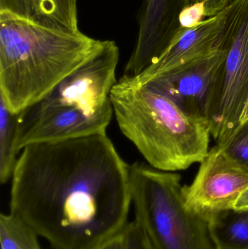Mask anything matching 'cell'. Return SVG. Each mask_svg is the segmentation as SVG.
Segmentation results:
<instances>
[{
    "instance_id": "cell-3",
    "label": "cell",
    "mask_w": 248,
    "mask_h": 249,
    "mask_svg": "<svg viewBox=\"0 0 248 249\" xmlns=\"http://www.w3.org/2000/svg\"><path fill=\"white\" fill-rule=\"evenodd\" d=\"M119 51L100 40L94 53L50 93L17 114L16 148L106 133L114 115L111 93Z\"/></svg>"
},
{
    "instance_id": "cell-8",
    "label": "cell",
    "mask_w": 248,
    "mask_h": 249,
    "mask_svg": "<svg viewBox=\"0 0 248 249\" xmlns=\"http://www.w3.org/2000/svg\"><path fill=\"white\" fill-rule=\"evenodd\" d=\"M225 52L224 39L220 51L163 73L142 86L171 99L189 113L207 119L213 85Z\"/></svg>"
},
{
    "instance_id": "cell-19",
    "label": "cell",
    "mask_w": 248,
    "mask_h": 249,
    "mask_svg": "<svg viewBox=\"0 0 248 249\" xmlns=\"http://www.w3.org/2000/svg\"><path fill=\"white\" fill-rule=\"evenodd\" d=\"M95 249H125L123 233L115 235Z\"/></svg>"
},
{
    "instance_id": "cell-4",
    "label": "cell",
    "mask_w": 248,
    "mask_h": 249,
    "mask_svg": "<svg viewBox=\"0 0 248 249\" xmlns=\"http://www.w3.org/2000/svg\"><path fill=\"white\" fill-rule=\"evenodd\" d=\"M111 99L121 132L152 168L183 171L208 155L212 135L206 118L123 77L112 89Z\"/></svg>"
},
{
    "instance_id": "cell-10",
    "label": "cell",
    "mask_w": 248,
    "mask_h": 249,
    "mask_svg": "<svg viewBox=\"0 0 248 249\" xmlns=\"http://www.w3.org/2000/svg\"><path fill=\"white\" fill-rule=\"evenodd\" d=\"M225 23L224 10L193 28L182 29L158 58L140 75L131 80L144 85L163 73L220 51L224 45Z\"/></svg>"
},
{
    "instance_id": "cell-6",
    "label": "cell",
    "mask_w": 248,
    "mask_h": 249,
    "mask_svg": "<svg viewBox=\"0 0 248 249\" xmlns=\"http://www.w3.org/2000/svg\"><path fill=\"white\" fill-rule=\"evenodd\" d=\"M224 60L217 71L207 119L217 144L240 125L248 100V0H234L225 9Z\"/></svg>"
},
{
    "instance_id": "cell-1",
    "label": "cell",
    "mask_w": 248,
    "mask_h": 249,
    "mask_svg": "<svg viewBox=\"0 0 248 249\" xmlns=\"http://www.w3.org/2000/svg\"><path fill=\"white\" fill-rule=\"evenodd\" d=\"M129 170L106 132L28 145L12 176L10 213L54 249H95L128 225Z\"/></svg>"
},
{
    "instance_id": "cell-5",
    "label": "cell",
    "mask_w": 248,
    "mask_h": 249,
    "mask_svg": "<svg viewBox=\"0 0 248 249\" xmlns=\"http://www.w3.org/2000/svg\"><path fill=\"white\" fill-rule=\"evenodd\" d=\"M135 221L153 249H214L205 218L188 207L181 176L130 165Z\"/></svg>"
},
{
    "instance_id": "cell-7",
    "label": "cell",
    "mask_w": 248,
    "mask_h": 249,
    "mask_svg": "<svg viewBox=\"0 0 248 249\" xmlns=\"http://www.w3.org/2000/svg\"><path fill=\"white\" fill-rule=\"evenodd\" d=\"M248 187V170L216 144L200 162L192 184L183 186V193L188 207L206 220L213 213L234 209Z\"/></svg>"
},
{
    "instance_id": "cell-15",
    "label": "cell",
    "mask_w": 248,
    "mask_h": 249,
    "mask_svg": "<svg viewBox=\"0 0 248 249\" xmlns=\"http://www.w3.org/2000/svg\"><path fill=\"white\" fill-rule=\"evenodd\" d=\"M219 145L234 161L248 171V121L240 124L230 139Z\"/></svg>"
},
{
    "instance_id": "cell-11",
    "label": "cell",
    "mask_w": 248,
    "mask_h": 249,
    "mask_svg": "<svg viewBox=\"0 0 248 249\" xmlns=\"http://www.w3.org/2000/svg\"><path fill=\"white\" fill-rule=\"evenodd\" d=\"M0 14L50 27L79 30L77 0H0Z\"/></svg>"
},
{
    "instance_id": "cell-18",
    "label": "cell",
    "mask_w": 248,
    "mask_h": 249,
    "mask_svg": "<svg viewBox=\"0 0 248 249\" xmlns=\"http://www.w3.org/2000/svg\"><path fill=\"white\" fill-rule=\"evenodd\" d=\"M192 4H202L205 9V17H214L225 10L234 0H191Z\"/></svg>"
},
{
    "instance_id": "cell-21",
    "label": "cell",
    "mask_w": 248,
    "mask_h": 249,
    "mask_svg": "<svg viewBox=\"0 0 248 249\" xmlns=\"http://www.w3.org/2000/svg\"><path fill=\"white\" fill-rule=\"evenodd\" d=\"M248 121V100L246 103V107H245L244 110L242 113L241 117H240V124L246 122Z\"/></svg>"
},
{
    "instance_id": "cell-12",
    "label": "cell",
    "mask_w": 248,
    "mask_h": 249,
    "mask_svg": "<svg viewBox=\"0 0 248 249\" xmlns=\"http://www.w3.org/2000/svg\"><path fill=\"white\" fill-rule=\"evenodd\" d=\"M206 221L214 249H248V209L221 211Z\"/></svg>"
},
{
    "instance_id": "cell-17",
    "label": "cell",
    "mask_w": 248,
    "mask_h": 249,
    "mask_svg": "<svg viewBox=\"0 0 248 249\" xmlns=\"http://www.w3.org/2000/svg\"><path fill=\"white\" fill-rule=\"evenodd\" d=\"M205 17V9L202 4H195L185 7L179 16L181 27L188 29L197 26Z\"/></svg>"
},
{
    "instance_id": "cell-13",
    "label": "cell",
    "mask_w": 248,
    "mask_h": 249,
    "mask_svg": "<svg viewBox=\"0 0 248 249\" xmlns=\"http://www.w3.org/2000/svg\"><path fill=\"white\" fill-rule=\"evenodd\" d=\"M17 114L13 113L0 99V181L11 180L18 159L16 148Z\"/></svg>"
},
{
    "instance_id": "cell-14",
    "label": "cell",
    "mask_w": 248,
    "mask_h": 249,
    "mask_svg": "<svg viewBox=\"0 0 248 249\" xmlns=\"http://www.w3.org/2000/svg\"><path fill=\"white\" fill-rule=\"evenodd\" d=\"M39 237L33 228L13 213L0 215L1 249H43Z\"/></svg>"
},
{
    "instance_id": "cell-20",
    "label": "cell",
    "mask_w": 248,
    "mask_h": 249,
    "mask_svg": "<svg viewBox=\"0 0 248 249\" xmlns=\"http://www.w3.org/2000/svg\"><path fill=\"white\" fill-rule=\"evenodd\" d=\"M234 209L237 210L248 209V187L240 195L236 201Z\"/></svg>"
},
{
    "instance_id": "cell-9",
    "label": "cell",
    "mask_w": 248,
    "mask_h": 249,
    "mask_svg": "<svg viewBox=\"0 0 248 249\" xmlns=\"http://www.w3.org/2000/svg\"><path fill=\"white\" fill-rule=\"evenodd\" d=\"M190 5L191 0H146L136 43L124 70L125 77H138L168 48L183 29L179 23L181 13Z\"/></svg>"
},
{
    "instance_id": "cell-16",
    "label": "cell",
    "mask_w": 248,
    "mask_h": 249,
    "mask_svg": "<svg viewBox=\"0 0 248 249\" xmlns=\"http://www.w3.org/2000/svg\"><path fill=\"white\" fill-rule=\"evenodd\" d=\"M122 233L125 249H153L135 221L128 222Z\"/></svg>"
},
{
    "instance_id": "cell-2",
    "label": "cell",
    "mask_w": 248,
    "mask_h": 249,
    "mask_svg": "<svg viewBox=\"0 0 248 249\" xmlns=\"http://www.w3.org/2000/svg\"><path fill=\"white\" fill-rule=\"evenodd\" d=\"M99 42L80 30L0 14V99L18 114L83 65Z\"/></svg>"
}]
</instances>
